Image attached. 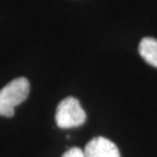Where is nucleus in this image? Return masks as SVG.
<instances>
[{
	"label": "nucleus",
	"instance_id": "nucleus-5",
	"mask_svg": "<svg viewBox=\"0 0 157 157\" xmlns=\"http://www.w3.org/2000/svg\"><path fill=\"white\" fill-rule=\"evenodd\" d=\"M61 157H86L85 156V152L78 147H73V148L68 149L65 151Z\"/></svg>",
	"mask_w": 157,
	"mask_h": 157
},
{
	"label": "nucleus",
	"instance_id": "nucleus-2",
	"mask_svg": "<svg viewBox=\"0 0 157 157\" xmlns=\"http://www.w3.org/2000/svg\"><path fill=\"white\" fill-rule=\"evenodd\" d=\"M86 121V112L82 108L78 100L75 97H67L56 108L55 121L60 128H76Z\"/></svg>",
	"mask_w": 157,
	"mask_h": 157
},
{
	"label": "nucleus",
	"instance_id": "nucleus-1",
	"mask_svg": "<svg viewBox=\"0 0 157 157\" xmlns=\"http://www.w3.org/2000/svg\"><path fill=\"white\" fill-rule=\"evenodd\" d=\"M30 92V83L26 78H17L0 90V115L11 117L14 107L27 99Z\"/></svg>",
	"mask_w": 157,
	"mask_h": 157
},
{
	"label": "nucleus",
	"instance_id": "nucleus-3",
	"mask_svg": "<svg viewBox=\"0 0 157 157\" xmlns=\"http://www.w3.org/2000/svg\"><path fill=\"white\" fill-rule=\"evenodd\" d=\"M86 157H121V153L113 142L104 137H96L84 149Z\"/></svg>",
	"mask_w": 157,
	"mask_h": 157
},
{
	"label": "nucleus",
	"instance_id": "nucleus-4",
	"mask_svg": "<svg viewBox=\"0 0 157 157\" xmlns=\"http://www.w3.org/2000/svg\"><path fill=\"white\" fill-rule=\"evenodd\" d=\"M139 53L147 63L157 67V40L151 37L142 39L139 45Z\"/></svg>",
	"mask_w": 157,
	"mask_h": 157
}]
</instances>
